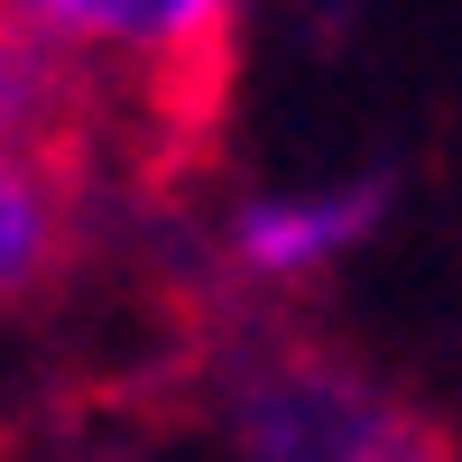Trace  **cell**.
<instances>
[{
    "label": "cell",
    "instance_id": "obj_3",
    "mask_svg": "<svg viewBox=\"0 0 462 462\" xmlns=\"http://www.w3.org/2000/svg\"><path fill=\"white\" fill-rule=\"evenodd\" d=\"M379 185H324V195H268L231 213V268L241 278H315L342 250L370 241L379 222Z\"/></svg>",
    "mask_w": 462,
    "mask_h": 462
},
{
    "label": "cell",
    "instance_id": "obj_1",
    "mask_svg": "<svg viewBox=\"0 0 462 462\" xmlns=\"http://www.w3.org/2000/svg\"><path fill=\"white\" fill-rule=\"evenodd\" d=\"M0 10L47 37L102 102L139 111L158 176L213 158L250 0H0Z\"/></svg>",
    "mask_w": 462,
    "mask_h": 462
},
{
    "label": "cell",
    "instance_id": "obj_4",
    "mask_svg": "<svg viewBox=\"0 0 462 462\" xmlns=\"http://www.w3.org/2000/svg\"><path fill=\"white\" fill-rule=\"evenodd\" d=\"M342 462H462V435H453V416H435L426 398H407L389 379L379 407L361 416V435L342 444Z\"/></svg>",
    "mask_w": 462,
    "mask_h": 462
},
{
    "label": "cell",
    "instance_id": "obj_2",
    "mask_svg": "<svg viewBox=\"0 0 462 462\" xmlns=\"http://www.w3.org/2000/svg\"><path fill=\"white\" fill-rule=\"evenodd\" d=\"M93 158L84 148H37V139H0V315L19 296H37L65 268L74 213H84Z\"/></svg>",
    "mask_w": 462,
    "mask_h": 462
}]
</instances>
